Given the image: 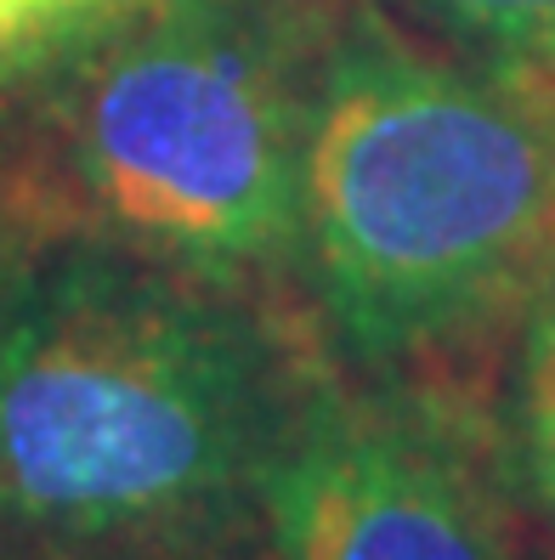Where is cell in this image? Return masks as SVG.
Returning <instances> with one entry per match:
<instances>
[{
	"label": "cell",
	"mask_w": 555,
	"mask_h": 560,
	"mask_svg": "<svg viewBox=\"0 0 555 560\" xmlns=\"http://www.w3.org/2000/svg\"><path fill=\"white\" fill-rule=\"evenodd\" d=\"M323 362L250 301L85 238L0 294V560H239Z\"/></svg>",
	"instance_id": "1"
},
{
	"label": "cell",
	"mask_w": 555,
	"mask_h": 560,
	"mask_svg": "<svg viewBox=\"0 0 555 560\" xmlns=\"http://www.w3.org/2000/svg\"><path fill=\"white\" fill-rule=\"evenodd\" d=\"M555 267V85L431 51L380 12L323 28L301 278L357 374L408 380L521 317Z\"/></svg>",
	"instance_id": "2"
},
{
	"label": "cell",
	"mask_w": 555,
	"mask_h": 560,
	"mask_svg": "<svg viewBox=\"0 0 555 560\" xmlns=\"http://www.w3.org/2000/svg\"><path fill=\"white\" fill-rule=\"evenodd\" d=\"M317 51L289 0H137L103 23L46 103L85 238L233 289L301 267Z\"/></svg>",
	"instance_id": "3"
},
{
	"label": "cell",
	"mask_w": 555,
	"mask_h": 560,
	"mask_svg": "<svg viewBox=\"0 0 555 560\" xmlns=\"http://www.w3.org/2000/svg\"><path fill=\"white\" fill-rule=\"evenodd\" d=\"M267 560H521L494 419L419 380L323 369L261 487Z\"/></svg>",
	"instance_id": "4"
},
{
	"label": "cell",
	"mask_w": 555,
	"mask_h": 560,
	"mask_svg": "<svg viewBox=\"0 0 555 560\" xmlns=\"http://www.w3.org/2000/svg\"><path fill=\"white\" fill-rule=\"evenodd\" d=\"M505 369V397L494 413L499 458L516 492V510H533L555 533V267L528 294Z\"/></svg>",
	"instance_id": "5"
},
{
	"label": "cell",
	"mask_w": 555,
	"mask_h": 560,
	"mask_svg": "<svg viewBox=\"0 0 555 560\" xmlns=\"http://www.w3.org/2000/svg\"><path fill=\"white\" fill-rule=\"evenodd\" d=\"M403 7L482 69L555 85V0H403Z\"/></svg>",
	"instance_id": "6"
},
{
	"label": "cell",
	"mask_w": 555,
	"mask_h": 560,
	"mask_svg": "<svg viewBox=\"0 0 555 560\" xmlns=\"http://www.w3.org/2000/svg\"><path fill=\"white\" fill-rule=\"evenodd\" d=\"M137 0H0V91L51 74Z\"/></svg>",
	"instance_id": "7"
},
{
	"label": "cell",
	"mask_w": 555,
	"mask_h": 560,
	"mask_svg": "<svg viewBox=\"0 0 555 560\" xmlns=\"http://www.w3.org/2000/svg\"><path fill=\"white\" fill-rule=\"evenodd\" d=\"M23 260H28V244H23V233H18V221L0 210V294L12 289V278L23 272Z\"/></svg>",
	"instance_id": "8"
}]
</instances>
